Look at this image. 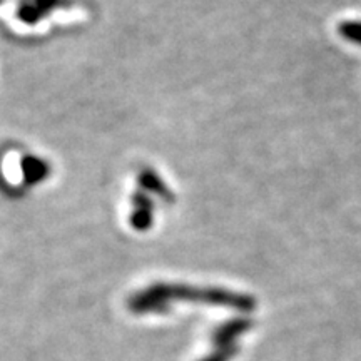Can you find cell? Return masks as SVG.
I'll return each mask as SVG.
<instances>
[{
	"label": "cell",
	"mask_w": 361,
	"mask_h": 361,
	"mask_svg": "<svg viewBox=\"0 0 361 361\" xmlns=\"http://www.w3.org/2000/svg\"><path fill=\"white\" fill-rule=\"evenodd\" d=\"M162 303L169 305L173 301H191V303H204L213 306L231 308L241 313H247L256 308V300L245 293L223 290V288H197L189 284L156 283L147 288Z\"/></svg>",
	"instance_id": "cell-1"
},
{
	"label": "cell",
	"mask_w": 361,
	"mask_h": 361,
	"mask_svg": "<svg viewBox=\"0 0 361 361\" xmlns=\"http://www.w3.org/2000/svg\"><path fill=\"white\" fill-rule=\"evenodd\" d=\"M154 219V202L147 192L137 191L133 196V213H130V226L135 231H147Z\"/></svg>",
	"instance_id": "cell-2"
},
{
	"label": "cell",
	"mask_w": 361,
	"mask_h": 361,
	"mask_svg": "<svg viewBox=\"0 0 361 361\" xmlns=\"http://www.w3.org/2000/svg\"><path fill=\"white\" fill-rule=\"evenodd\" d=\"M137 183H139V186H141V191L156 194V196L161 197L164 202H174V200H176L173 191H171L168 184L164 183V179H162L154 169L144 168L139 171Z\"/></svg>",
	"instance_id": "cell-3"
},
{
	"label": "cell",
	"mask_w": 361,
	"mask_h": 361,
	"mask_svg": "<svg viewBox=\"0 0 361 361\" xmlns=\"http://www.w3.org/2000/svg\"><path fill=\"white\" fill-rule=\"evenodd\" d=\"M251 326H252L251 319H245V318H238V319H231V322H226L213 333V343L218 346V348H223V346H231V345H234V340H236L238 336L245 335L247 329H251Z\"/></svg>",
	"instance_id": "cell-4"
},
{
	"label": "cell",
	"mask_w": 361,
	"mask_h": 361,
	"mask_svg": "<svg viewBox=\"0 0 361 361\" xmlns=\"http://www.w3.org/2000/svg\"><path fill=\"white\" fill-rule=\"evenodd\" d=\"M22 174H24V180L29 186L42 183L51 174V166L45 159H40L37 156H24L20 162Z\"/></svg>",
	"instance_id": "cell-5"
},
{
	"label": "cell",
	"mask_w": 361,
	"mask_h": 361,
	"mask_svg": "<svg viewBox=\"0 0 361 361\" xmlns=\"http://www.w3.org/2000/svg\"><path fill=\"white\" fill-rule=\"evenodd\" d=\"M27 2L30 4L35 8V12H37V16L42 19L47 12L51 11H56L59 7H67L71 6L69 0H27Z\"/></svg>",
	"instance_id": "cell-6"
},
{
	"label": "cell",
	"mask_w": 361,
	"mask_h": 361,
	"mask_svg": "<svg viewBox=\"0 0 361 361\" xmlns=\"http://www.w3.org/2000/svg\"><path fill=\"white\" fill-rule=\"evenodd\" d=\"M340 34L350 42L361 45V22H343L340 25Z\"/></svg>",
	"instance_id": "cell-7"
},
{
	"label": "cell",
	"mask_w": 361,
	"mask_h": 361,
	"mask_svg": "<svg viewBox=\"0 0 361 361\" xmlns=\"http://www.w3.org/2000/svg\"><path fill=\"white\" fill-rule=\"evenodd\" d=\"M236 355H238V346L236 345L223 346V348H218L214 351V353L207 355L206 358H202L200 361H231Z\"/></svg>",
	"instance_id": "cell-8"
},
{
	"label": "cell",
	"mask_w": 361,
	"mask_h": 361,
	"mask_svg": "<svg viewBox=\"0 0 361 361\" xmlns=\"http://www.w3.org/2000/svg\"><path fill=\"white\" fill-rule=\"evenodd\" d=\"M4 2V0H0V4H2Z\"/></svg>",
	"instance_id": "cell-9"
}]
</instances>
